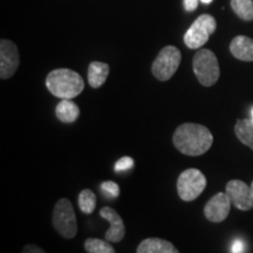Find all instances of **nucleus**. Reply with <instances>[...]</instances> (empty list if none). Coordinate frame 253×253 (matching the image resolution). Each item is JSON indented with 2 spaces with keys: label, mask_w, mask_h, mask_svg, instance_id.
Segmentation results:
<instances>
[{
  "label": "nucleus",
  "mask_w": 253,
  "mask_h": 253,
  "mask_svg": "<svg viewBox=\"0 0 253 253\" xmlns=\"http://www.w3.org/2000/svg\"><path fill=\"white\" fill-rule=\"evenodd\" d=\"M173 145L186 156H201L212 147L213 136L207 126L198 123H183L172 135Z\"/></svg>",
  "instance_id": "f257e3e1"
},
{
  "label": "nucleus",
  "mask_w": 253,
  "mask_h": 253,
  "mask_svg": "<svg viewBox=\"0 0 253 253\" xmlns=\"http://www.w3.org/2000/svg\"><path fill=\"white\" fill-rule=\"evenodd\" d=\"M46 87L55 97L61 100H72L84 91V81L75 71L58 68L47 75Z\"/></svg>",
  "instance_id": "f03ea898"
},
{
  "label": "nucleus",
  "mask_w": 253,
  "mask_h": 253,
  "mask_svg": "<svg viewBox=\"0 0 253 253\" xmlns=\"http://www.w3.org/2000/svg\"><path fill=\"white\" fill-rule=\"evenodd\" d=\"M195 75L202 86L211 87L220 77V68L217 56L212 50L202 48L196 53L192 61Z\"/></svg>",
  "instance_id": "7ed1b4c3"
},
{
  "label": "nucleus",
  "mask_w": 253,
  "mask_h": 253,
  "mask_svg": "<svg viewBox=\"0 0 253 253\" xmlns=\"http://www.w3.org/2000/svg\"><path fill=\"white\" fill-rule=\"evenodd\" d=\"M52 223L56 232L63 238L73 239L78 235L77 214L69 199L61 198L56 202L53 210Z\"/></svg>",
  "instance_id": "20e7f679"
},
{
  "label": "nucleus",
  "mask_w": 253,
  "mask_h": 253,
  "mask_svg": "<svg viewBox=\"0 0 253 253\" xmlns=\"http://www.w3.org/2000/svg\"><path fill=\"white\" fill-rule=\"evenodd\" d=\"M182 61V54L175 46H166L161 49L151 66L153 75L158 81L170 80L178 69Z\"/></svg>",
  "instance_id": "39448f33"
},
{
  "label": "nucleus",
  "mask_w": 253,
  "mask_h": 253,
  "mask_svg": "<svg viewBox=\"0 0 253 253\" xmlns=\"http://www.w3.org/2000/svg\"><path fill=\"white\" fill-rule=\"evenodd\" d=\"M217 28L216 19L210 14H202L196 19L184 34V43L190 49H198L208 42Z\"/></svg>",
  "instance_id": "423d86ee"
},
{
  "label": "nucleus",
  "mask_w": 253,
  "mask_h": 253,
  "mask_svg": "<svg viewBox=\"0 0 253 253\" xmlns=\"http://www.w3.org/2000/svg\"><path fill=\"white\" fill-rule=\"evenodd\" d=\"M207 188V177L198 169H186L177 179V192L184 202L197 199Z\"/></svg>",
  "instance_id": "0eeeda50"
},
{
  "label": "nucleus",
  "mask_w": 253,
  "mask_h": 253,
  "mask_svg": "<svg viewBox=\"0 0 253 253\" xmlns=\"http://www.w3.org/2000/svg\"><path fill=\"white\" fill-rule=\"evenodd\" d=\"M20 63L18 47L11 40L1 39L0 41V78L7 80L17 72Z\"/></svg>",
  "instance_id": "6e6552de"
},
{
  "label": "nucleus",
  "mask_w": 253,
  "mask_h": 253,
  "mask_svg": "<svg viewBox=\"0 0 253 253\" xmlns=\"http://www.w3.org/2000/svg\"><path fill=\"white\" fill-rule=\"evenodd\" d=\"M225 192L229 196L231 202L240 211H250L253 209V195L251 186H249L244 181L232 179L227 182Z\"/></svg>",
  "instance_id": "1a4fd4ad"
},
{
  "label": "nucleus",
  "mask_w": 253,
  "mask_h": 253,
  "mask_svg": "<svg viewBox=\"0 0 253 253\" xmlns=\"http://www.w3.org/2000/svg\"><path fill=\"white\" fill-rule=\"evenodd\" d=\"M231 199L226 192H218L204 207V216L212 223H221L227 218L231 211Z\"/></svg>",
  "instance_id": "9d476101"
},
{
  "label": "nucleus",
  "mask_w": 253,
  "mask_h": 253,
  "mask_svg": "<svg viewBox=\"0 0 253 253\" xmlns=\"http://www.w3.org/2000/svg\"><path fill=\"white\" fill-rule=\"evenodd\" d=\"M100 216L110 224L109 230L106 232L104 238L110 243H120L126 236L125 221L121 216L113 208L103 207L100 210Z\"/></svg>",
  "instance_id": "9b49d317"
},
{
  "label": "nucleus",
  "mask_w": 253,
  "mask_h": 253,
  "mask_svg": "<svg viewBox=\"0 0 253 253\" xmlns=\"http://www.w3.org/2000/svg\"><path fill=\"white\" fill-rule=\"evenodd\" d=\"M230 52L240 61H253V39L245 36H238L231 41Z\"/></svg>",
  "instance_id": "f8f14e48"
},
{
  "label": "nucleus",
  "mask_w": 253,
  "mask_h": 253,
  "mask_svg": "<svg viewBox=\"0 0 253 253\" xmlns=\"http://www.w3.org/2000/svg\"><path fill=\"white\" fill-rule=\"evenodd\" d=\"M136 253H179V251L166 239L147 238L140 243Z\"/></svg>",
  "instance_id": "ddd939ff"
},
{
  "label": "nucleus",
  "mask_w": 253,
  "mask_h": 253,
  "mask_svg": "<svg viewBox=\"0 0 253 253\" xmlns=\"http://www.w3.org/2000/svg\"><path fill=\"white\" fill-rule=\"evenodd\" d=\"M109 75L108 63L93 61L88 67V82L91 88H100L107 81Z\"/></svg>",
  "instance_id": "4468645a"
},
{
  "label": "nucleus",
  "mask_w": 253,
  "mask_h": 253,
  "mask_svg": "<svg viewBox=\"0 0 253 253\" xmlns=\"http://www.w3.org/2000/svg\"><path fill=\"white\" fill-rule=\"evenodd\" d=\"M55 115L62 123H73L80 116V108L72 100H61L55 108Z\"/></svg>",
  "instance_id": "2eb2a0df"
},
{
  "label": "nucleus",
  "mask_w": 253,
  "mask_h": 253,
  "mask_svg": "<svg viewBox=\"0 0 253 253\" xmlns=\"http://www.w3.org/2000/svg\"><path fill=\"white\" fill-rule=\"evenodd\" d=\"M235 134L243 144L253 150V121L252 119L237 120Z\"/></svg>",
  "instance_id": "dca6fc26"
},
{
  "label": "nucleus",
  "mask_w": 253,
  "mask_h": 253,
  "mask_svg": "<svg viewBox=\"0 0 253 253\" xmlns=\"http://www.w3.org/2000/svg\"><path fill=\"white\" fill-rule=\"evenodd\" d=\"M231 7L243 20H253V0H231Z\"/></svg>",
  "instance_id": "f3484780"
},
{
  "label": "nucleus",
  "mask_w": 253,
  "mask_h": 253,
  "mask_svg": "<svg viewBox=\"0 0 253 253\" xmlns=\"http://www.w3.org/2000/svg\"><path fill=\"white\" fill-rule=\"evenodd\" d=\"M79 208L84 213L86 214H90L94 212V210L96 209V195L94 194L93 191L89 189H84L82 190L79 195Z\"/></svg>",
  "instance_id": "a211bd4d"
},
{
  "label": "nucleus",
  "mask_w": 253,
  "mask_h": 253,
  "mask_svg": "<svg viewBox=\"0 0 253 253\" xmlns=\"http://www.w3.org/2000/svg\"><path fill=\"white\" fill-rule=\"evenodd\" d=\"M84 250L87 253H116L115 249L110 245V242L99 238L86 239Z\"/></svg>",
  "instance_id": "6ab92c4d"
},
{
  "label": "nucleus",
  "mask_w": 253,
  "mask_h": 253,
  "mask_svg": "<svg viewBox=\"0 0 253 253\" xmlns=\"http://www.w3.org/2000/svg\"><path fill=\"white\" fill-rule=\"evenodd\" d=\"M101 190L107 197L109 198H118L120 196V186L118 183L113 182V181H106L101 184Z\"/></svg>",
  "instance_id": "aec40b11"
},
{
  "label": "nucleus",
  "mask_w": 253,
  "mask_h": 253,
  "mask_svg": "<svg viewBox=\"0 0 253 253\" xmlns=\"http://www.w3.org/2000/svg\"><path fill=\"white\" fill-rule=\"evenodd\" d=\"M134 167V160L131 157H122L116 162L115 164V171L116 172H121V171H126V170L131 169Z\"/></svg>",
  "instance_id": "412c9836"
},
{
  "label": "nucleus",
  "mask_w": 253,
  "mask_h": 253,
  "mask_svg": "<svg viewBox=\"0 0 253 253\" xmlns=\"http://www.w3.org/2000/svg\"><path fill=\"white\" fill-rule=\"evenodd\" d=\"M23 253H46V251L36 244H28L23 249Z\"/></svg>",
  "instance_id": "4be33fe9"
},
{
  "label": "nucleus",
  "mask_w": 253,
  "mask_h": 253,
  "mask_svg": "<svg viewBox=\"0 0 253 253\" xmlns=\"http://www.w3.org/2000/svg\"><path fill=\"white\" fill-rule=\"evenodd\" d=\"M199 1H201V0H184V1H183V4H184V8L186 9V11L192 12L198 7Z\"/></svg>",
  "instance_id": "5701e85b"
},
{
  "label": "nucleus",
  "mask_w": 253,
  "mask_h": 253,
  "mask_svg": "<svg viewBox=\"0 0 253 253\" xmlns=\"http://www.w3.org/2000/svg\"><path fill=\"white\" fill-rule=\"evenodd\" d=\"M244 251V244H243L242 240L237 239L232 243V246H231V252L232 253H243Z\"/></svg>",
  "instance_id": "b1692460"
},
{
  "label": "nucleus",
  "mask_w": 253,
  "mask_h": 253,
  "mask_svg": "<svg viewBox=\"0 0 253 253\" xmlns=\"http://www.w3.org/2000/svg\"><path fill=\"white\" fill-rule=\"evenodd\" d=\"M203 4H210V2H212V0H201Z\"/></svg>",
  "instance_id": "393cba45"
},
{
  "label": "nucleus",
  "mask_w": 253,
  "mask_h": 253,
  "mask_svg": "<svg viewBox=\"0 0 253 253\" xmlns=\"http://www.w3.org/2000/svg\"><path fill=\"white\" fill-rule=\"evenodd\" d=\"M251 191H252V195H253V182L251 183Z\"/></svg>",
  "instance_id": "a878e982"
},
{
  "label": "nucleus",
  "mask_w": 253,
  "mask_h": 253,
  "mask_svg": "<svg viewBox=\"0 0 253 253\" xmlns=\"http://www.w3.org/2000/svg\"><path fill=\"white\" fill-rule=\"evenodd\" d=\"M251 119H252V121H253V109H252V112H251Z\"/></svg>",
  "instance_id": "bb28decb"
}]
</instances>
